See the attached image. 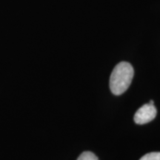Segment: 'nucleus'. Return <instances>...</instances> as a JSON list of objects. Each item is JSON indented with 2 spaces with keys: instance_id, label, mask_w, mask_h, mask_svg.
Returning <instances> with one entry per match:
<instances>
[{
  "instance_id": "f257e3e1",
  "label": "nucleus",
  "mask_w": 160,
  "mask_h": 160,
  "mask_svg": "<svg viewBox=\"0 0 160 160\" xmlns=\"http://www.w3.org/2000/svg\"><path fill=\"white\" fill-rule=\"evenodd\" d=\"M134 74L132 65L126 62H122L116 65L110 77V88L114 95L122 94L131 85Z\"/></svg>"
},
{
  "instance_id": "f03ea898",
  "label": "nucleus",
  "mask_w": 160,
  "mask_h": 160,
  "mask_svg": "<svg viewBox=\"0 0 160 160\" xmlns=\"http://www.w3.org/2000/svg\"><path fill=\"white\" fill-rule=\"evenodd\" d=\"M157 111L154 105L149 102L142 106L134 115V122L138 125H144L151 122L156 117Z\"/></svg>"
},
{
  "instance_id": "7ed1b4c3",
  "label": "nucleus",
  "mask_w": 160,
  "mask_h": 160,
  "mask_svg": "<svg viewBox=\"0 0 160 160\" xmlns=\"http://www.w3.org/2000/svg\"><path fill=\"white\" fill-rule=\"evenodd\" d=\"M77 160H99L94 153L90 151H85L82 153Z\"/></svg>"
},
{
  "instance_id": "20e7f679",
  "label": "nucleus",
  "mask_w": 160,
  "mask_h": 160,
  "mask_svg": "<svg viewBox=\"0 0 160 160\" xmlns=\"http://www.w3.org/2000/svg\"><path fill=\"white\" fill-rule=\"evenodd\" d=\"M139 160H160V152H152L147 153Z\"/></svg>"
}]
</instances>
